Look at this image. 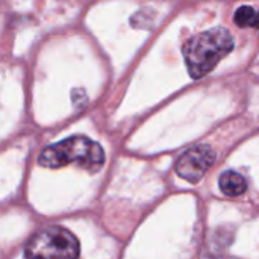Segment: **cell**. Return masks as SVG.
<instances>
[{
  "instance_id": "obj_4",
  "label": "cell",
  "mask_w": 259,
  "mask_h": 259,
  "mask_svg": "<svg viewBox=\"0 0 259 259\" xmlns=\"http://www.w3.org/2000/svg\"><path fill=\"white\" fill-rule=\"evenodd\" d=\"M215 162V152L206 144L188 149L176 162V173L190 184H197Z\"/></svg>"
},
{
  "instance_id": "obj_6",
  "label": "cell",
  "mask_w": 259,
  "mask_h": 259,
  "mask_svg": "<svg viewBox=\"0 0 259 259\" xmlns=\"http://www.w3.org/2000/svg\"><path fill=\"white\" fill-rule=\"evenodd\" d=\"M235 23L240 27L259 29V11L252 6H241L235 12Z\"/></svg>"
},
{
  "instance_id": "obj_2",
  "label": "cell",
  "mask_w": 259,
  "mask_h": 259,
  "mask_svg": "<svg viewBox=\"0 0 259 259\" xmlns=\"http://www.w3.org/2000/svg\"><path fill=\"white\" fill-rule=\"evenodd\" d=\"M39 164L49 168H59L68 164H79L88 171H97L105 164V152L100 144L87 137H70L61 143L46 147L39 158Z\"/></svg>"
},
{
  "instance_id": "obj_5",
  "label": "cell",
  "mask_w": 259,
  "mask_h": 259,
  "mask_svg": "<svg viewBox=\"0 0 259 259\" xmlns=\"http://www.w3.org/2000/svg\"><path fill=\"white\" fill-rule=\"evenodd\" d=\"M219 187L225 196L238 197V196H243L246 193L247 182L237 171H225L219 179Z\"/></svg>"
},
{
  "instance_id": "obj_1",
  "label": "cell",
  "mask_w": 259,
  "mask_h": 259,
  "mask_svg": "<svg viewBox=\"0 0 259 259\" xmlns=\"http://www.w3.org/2000/svg\"><path fill=\"white\" fill-rule=\"evenodd\" d=\"M232 49L234 38L226 29L217 27L194 35L184 47V58L190 76L194 79L206 76Z\"/></svg>"
},
{
  "instance_id": "obj_3",
  "label": "cell",
  "mask_w": 259,
  "mask_h": 259,
  "mask_svg": "<svg viewBox=\"0 0 259 259\" xmlns=\"http://www.w3.org/2000/svg\"><path fill=\"white\" fill-rule=\"evenodd\" d=\"M29 258H77L80 246L77 238L64 228L50 226L36 232L26 244Z\"/></svg>"
}]
</instances>
